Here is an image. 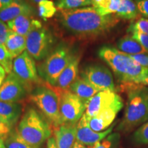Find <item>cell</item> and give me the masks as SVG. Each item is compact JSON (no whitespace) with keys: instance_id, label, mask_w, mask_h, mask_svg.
<instances>
[{"instance_id":"cell-1","label":"cell","mask_w":148,"mask_h":148,"mask_svg":"<svg viewBox=\"0 0 148 148\" xmlns=\"http://www.w3.org/2000/svg\"><path fill=\"white\" fill-rule=\"evenodd\" d=\"M59 21L72 34L80 37H94L108 32L119 22L113 14L103 16L92 7L60 10Z\"/></svg>"},{"instance_id":"cell-2","label":"cell","mask_w":148,"mask_h":148,"mask_svg":"<svg viewBox=\"0 0 148 148\" xmlns=\"http://www.w3.org/2000/svg\"><path fill=\"white\" fill-rule=\"evenodd\" d=\"M121 86L127 92V99L124 115L117 130L127 133L148 121V87L136 84Z\"/></svg>"},{"instance_id":"cell-3","label":"cell","mask_w":148,"mask_h":148,"mask_svg":"<svg viewBox=\"0 0 148 148\" xmlns=\"http://www.w3.org/2000/svg\"><path fill=\"white\" fill-rule=\"evenodd\" d=\"M98 55L108 64L121 84H138L148 74V68L136 63L129 55L116 48L103 46Z\"/></svg>"},{"instance_id":"cell-4","label":"cell","mask_w":148,"mask_h":148,"mask_svg":"<svg viewBox=\"0 0 148 148\" xmlns=\"http://www.w3.org/2000/svg\"><path fill=\"white\" fill-rule=\"evenodd\" d=\"M16 131L27 143L36 147H40L51 135V128L49 122L45 116L32 108L25 111Z\"/></svg>"},{"instance_id":"cell-5","label":"cell","mask_w":148,"mask_h":148,"mask_svg":"<svg viewBox=\"0 0 148 148\" xmlns=\"http://www.w3.org/2000/svg\"><path fill=\"white\" fill-rule=\"evenodd\" d=\"M29 99L38 107L53 129L63 124L56 90L47 86H39L32 92Z\"/></svg>"},{"instance_id":"cell-6","label":"cell","mask_w":148,"mask_h":148,"mask_svg":"<svg viewBox=\"0 0 148 148\" xmlns=\"http://www.w3.org/2000/svg\"><path fill=\"white\" fill-rule=\"evenodd\" d=\"M71 48L60 44L47 56L40 68V73L46 82L56 86L60 74L74 56Z\"/></svg>"},{"instance_id":"cell-7","label":"cell","mask_w":148,"mask_h":148,"mask_svg":"<svg viewBox=\"0 0 148 148\" xmlns=\"http://www.w3.org/2000/svg\"><path fill=\"white\" fill-rule=\"evenodd\" d=\"M55 38L46 27H36L26 36V51L33 58L40 60L51 53Z\"/></svg>"},{"instance_id":"cell-8","label":"cell","mask_w":148,"mask_h":148,"mask_svg":"<svg viewBox=\"0 0 148 148\" xmlns=\"http://www.w3.org/2000/svg\"><path fill=\"white\" fill-rule=\"evenodd\" d=\"M60 101V112L63 123L77 124L86 110V106L82 100L69 89L57 88Z\"/></svg>"},{"instance_id":"cell-9","label":"cell","mask_w":148,"mask_h":148,"mask_svg":"<svg viewBox=\"0 0 148 148\" xmlns=\"http://www.w3.org/2000/svg\"><path fill=\"white\" fill-rule=\"evenodd\" d=\"M12 72L23 83L27 90H30L34 84L40 82L35 61L27 51L14 58Z\"/></svg>"},{"instance_id":"cell-10","label":"cell","mask_w":148,"mask_h":148,"mask_svg":"<svg viewBox=\"0 0 148 148\" xmlns=\"http://www.w3.org/2000/svg\"><path fill=\"white\" fill-rule=\"evenodd\" d=\"M81 77L88 81L98 91H115L113 77L106 67L99 64H90L84 68Z\"/></svg>"},{"instance_id":"cell-11","label":"cell","mask_w":148,"mask_h":148,"mask_svg":"<svg viewBox=\"0 0 148 148\" xmlns=\"http://www.w3.org/2000/svg\"><path fill=\"white\" fill-rule=\"evenodd\" d=\"M121 103H123V100L115 91L102 90L98 92L86 103L84 114L90 118L103 110Z\"/></svg>"},{"instance_id":"cell-12","label":"cell","mask_w":148,"mask_h":148,"mask_svg":"<svg viewBox=\"0 0 148 148\" xmlns=\"http://www.w3.org/2000/svg\"><path fill=\"white\" fill-rule=\"evenodd\" d=\"M114 125H112L103 132H95L90 127L88 117L84 114L76 125V141L83 145L92 148L95 144L101 141L110 134Z\"/></svg>"},{"instance_id":"cell-13","label":"cell","mask_w":148,"mask_h":148,"mask_svg":"<svg viewBox=\"0 0 148 148\" xmlns=\"http://www.w3.org/2000/svg\"><path fill=\"white\" fill-rule=\"evenodd\" d=\"M27 89L14 74H8L0 87V101L18 102L25 97Z\"/></svg>"},{"instance_id":"cell-14","label":"cell","mask_w":148,"mask_h":148,"mask_svg":"<svg viewBox=\"0 0 148 148\" xmlns=\"http://www.w3.org/2000/svg\"><path fill=\"white\" fill-rule=\"evenodd\" d=\"M123 103L115 105L103 110L97 115L88 118V125L92 130L97 132H101L106 130L114 121L116 114L123 108Z\"/></svg>"},{"instance_id":"cell-15","label":"cell","mask_w":148,"mask_h":148,"mask_svg":"<svg viewBox=\"0 0 148 148\" xmlns=\"http://www.w3.org/2000/svg\"><path fill=\"white\" fill-rule=\"evenodd\" d=\"M32 14H23L14 19L8 21L7 25L12 32L25 36L32 29L41 26L42 24L39 21L34 19Z\"/></svg>"},{"instance_id":"cell-16","label":"cell","mask_w":148,"mask_h":148,"mask_svg":"<svg viewBox=\"0 0 148 148\" xmlns=\"http://www.w3.org/2000/svg\"><path fill=\"white\" fill-rule=\"evenodd\" d=\"M77 124L63 123L54 128V138L57 148H73L76 141Z\"/></svg>"},{"instance_id":"cell-17","label":"cell","mask_w":148,"mask_h":148,"mask_svg":"<svg viewBox=\"0 0 148 148\" xmlns=\"http://www.w3.org/2000/svg\"><path fill=\"white\" fill-rule=\"evenodd\" d=\"M79 60L80 58L78 56L74 55L73 58L59 76L56 85L57 88L62 90L69 89L71 84L77 77Z\"/></svg>"},{"instance_id":"cell-18","label":"cell","mask_w":148,"mask_h":148,"mask_svg":"<svg viewBox=\"0 0 148 148\" xmlns=\"http://www.w3.org/2000/svg\"><path fill=\"white\" fill-rule=\"evenodd\" d=\"M69 90L74 95L78 97L84 103L85 106L94 95L99 92L82 77H77L71 84Z\"/></svg>"},{"instance_id":"cell-19","label":"cell","mask_w":148,"mask_h":148,"mask_svg":"<svg viewBox=\"0 0 148 148\" xmlns=\"http://www.w3.org/2000/svg\"><path fill=\"white\" fill-rule=\"evenodd\" d=\"M32 7L27 3L14 0L8 6L0 9V20L8 22L23 14H32Z\"/></svg>"},{"instance_id":"cell-20","label":"cell","mask_w":148,"mask_h":148,"mask_svg":"<svg viewBox=\"0 0 148 148\" xmlns=\"http://www.w3.org/2000/svg\"><path fill=\"white\" fill-rule=\"evenodd\" d=\"M23 107L18 102L0 101V117L8 122L12 127L21 115Z\"/></svg>"},{"instance_id":"cell-21","label":"cell","mask_w":148,"mask_h":148,"mask_svg":"<svg viewBox=\"0 0 148 148\" xmlns=\"http://www.w3.org/2000/svg\"><path fill=\"white\" fill-rule=\"evenodd\" d=\"M4 46L12 58H16L26 49V37L11 31Z\"/></svg>"},{"instance_id":"cell-22","label":"cell","mask_w":148,"mask_h":148,"mask_svg":"<svg viewBox=\"0 0 148 148\" xmlns=\"http://www.w3.org/2000/svg\"><path fill=\"white\" fill-rule=\"evenodd\" d=\"M117 47L119 51L127 55H135L139 53H147L143 46L131 35H127L120 38L117 42Z\"/></svg>"},{"instance_id":"cell-23","label":"cell","mask_w":148,"mask_h":148,"mask_svg":"<svg viewBox=\"0 0 148 148\" xmlns=\"http://www.w3.org/2000/svg\"><path fill=\"white\" fill-rule=\"evenodd\" d=\"M140 14L137 5L134 0H121L119 10L116 12L117 17L127 20L138 18Z\"/></svg>"},{"instance_id":"cell-24","label":"cell","mask_w":148,"mask_h":148,"mask_svg":"<svg viewBox=\"0 0 148 148\" xmlns=\"http://www.w3.org/2000/svg\"><path fill=\"white\" fill-rule=\"evenodd\" d=\"M5 148H40L36 147L27 143L19 136L16 131H12L4 140Z\"/></svg>"},{"instance_id":"cell-25","label":"cell","mask_w":148,"mask_h":148,"mask_svg":"<svg viewBox=\"0 0 148 148\" xmlns=\"http://www.w3.org/2000/svg\"><path fill=\"white\" fill-rule=\"evenodd\" d=\"M57 11L53 1L49 0H43L38 3V15L44 21L51 18Z\"/></svg>"},{"instance_id":"cell-26","label":"cell","mask_w":148,"mask_h":148,"mask_svg":"<svg viewBox=\"0 0 148 148\" xmlns=\"http://www.w3.org/2000/svg\"><path fill=\"white\" fill-rule=\"evenodd\" d=\"M92 4L91 0H60L56 3L57 8L60 10L80 8Z\"/></svg>"},{"instance_id":"cell-27","label":"cell","mask_w":148,"mask_h":148,"mask_svg":"<svg viewBox=\"0 0 148 148\" xmlns=\"http://www.w3.org/2000/svg\"><path fill=\"white\" fill-rule=\"evenodd\" d=\"M12 57L4 45H0V64L3 66L7 74H10L12 71Z\"/></svg>"},{"instance_id":"cell-28","label":"cell","mask_w":148,"mask_h":148,"mask_svg":"<svg viewBox=\"0 0 148 148\" xmlns=\"http://www.w3.org/2000/svg\"><path fill=\"white\" fill-rule=\"evenodd\" d=\"M133 140L136 144L148 145V121L135 131L133 134Z\"/></svg>"},{"instance_id":"cell-29","label":"cell","mask_w":148,"mask_h":148,"mask_svg":"<svg viewBox=\"0 0 148 148\" xmlns=\"http://www.w3.org/2000/svg\"><path fill=\"white\" fill-rule=\"evenodd\" d=\"M119 137L120 136L118 133H113L101 141L95 144L92 148H114L115 147L116 144L119 142Z\"/></svg>"},{"instance_id":"cell-30","label":"cell","mask_w":148,"mask_h":148,"mask_svg":"<svg viewBox=\"0 0 148 148\" xmlns=\"http://www.w3.org/2000/svg\"><path fill=\"white\" fill-rule=\"evenodd\" d=\"M120 3H121V0H107L104 7L101 10H98L97 12L103 16L116 14L117 10H119Z\"/></svg>"},{"instance_id":"cell-31","label":"cell","mask_w":148,"mask_h":148,"mask_svg":"<svg viewBox=\"0 0 148 148\" xmlns=\"http://www.w3.org/2000/svg\"><path fill=\"white\" fill-rule=\"evenodd\" d=\"M132 31H138L148 34V18L143 17L138 18L137 21L131 24L127 32L129 33Z\"/></svg>"},{"instance_id":"cell-32","label":"cell","mask_w":148,"mask_h":148,"mask_svg":"<svg viewBox=\"0 0 148 148\" xmlns=\"http://www.w3.org/2000/svg\"><path fill=\"white\" fill-rule=\"evenodd\" d=\"M129 33H130L132 38L137 40L148 53V34L138 31H132Z\"/></svg>"},{"instance_id":"cell-33","label":"cell","mask_w":148,"mask_h":148,"mask_svg":"<svg viewBox=\"0 0 148 148\" xmlns=\"http://www.w3.org/2000/svg\"><path fill=\"white\" fill-rule=\"evenodd\" d=\"M12 127L8 122L0 117V137L3 140L12 132Z\"/></svg>"},{"instance_id":"cell-34","label":"cell","mask_w":148,"mask_h":148,"mask_svg":"<svg viewBox=\"0 0 148 148\" xmlns=\"http://www.w3.org/2000/svg\"><path fill=\"white\" fill-rule=\"evenodd\" d=\"M10 32L8 25L0 20V45H4Z\"/></svg>"},{"instance_id":"cell-35","label":"cell","mask_w":148,"mask_h":148,"mask_svg":"<svg viewBox=\"0 0 148 148\" xmlns=\"http://www.w3.org/2000/svg\"><path fill=\"white\" fill-rule=\"evenodd\" d=\"M129 56L139 65L148 68V54L147 53H139V54L129 55Z\"/></svg>"},{"instance_id":"cell-36","label":"cell","mask_w":148,"mask_h":148,"mask_svg":"<svg viewBox=\"0 0 148 148\" xmlns=\"http://www.w3.org/2000/svg\"><path fill=\"white\" fill-rule=\"evenodd\" d=\"M136 5L140 14L148 18V0H140L137 1Z\"/></svg>"},{"instance_id":"cell-37","label":"cell","mask_w":148,"mask_h":148,"mask_svg":"<svg viewBox=\"0 0 148 148\" xmlns=\"http://www.w3.org/2000/svg\"><path fill=\"white\" fill-rule=\"evenodd\" d=\"M106 1L107 0H91V2L94 8H98L104 4Z\"/></svg>"},{"instance_id":"cell-38","label":"cell","mask_w":148,"mask_h":148,"mask_svg":"<svg viewBox=\"0 0 148 148\" xmlns=\"http://www.w3.org/2000/svg\"><path fill=\"white\" fill-rule=\"evenodd\" d=\"M47 148H57L54 137H50L47 140Z\"/></svg>"},{"instance_id":"cell-39","label":"cell","mask_w":148,"mask_h":148,"mask_svg":"<svg viewBox=\"0 0 148 148\" xmlns=\"http://www.w3.org/2000/svg\"><path fill=\"white\" fill-rule=\"evenodd\" d=\"M138 84L141 85V86H147V87H148V74L146 75V76L144 77L141 80H140V82H139V84Z\"/></svg>"},{"instance_id":"cell-40","label":"cell","mask_w":148,"mask_h":148,"mask_svg":"<svg viewBox=\"0 0 148 148\" xmlns=\"http://www.w3.org/2000/svg\"><path fill=\"white\" fill-rule=\"evenodd\" d=\"M73 148H91V147H86V146L85 145H83L82 144L78 143V142H75V144H74L73 145Z\"/></svg>"},{"instance_id":"cell-41","label":"cell","mask_w":148,"mask_h":148,"mask_svg":"<svg viewBox=\"0 0 148 148\" xmlns=\"http://www.w3.org/2000/svg\"><path fill=\"white\" fill-rule=\"evenodd\" d=\"M5 73H6V72H5L4 69L3 68V66H1V64H0V76L5 77Z\"/></svg>"},{"instance_id":"cell-42","label":"cell","mask_w":148,"mask_h":148,"mask_svg":"<svg viewBox=\"0 0 148 148\" xmlns=\"http://www.w3.org/2000/svg\"><path fill=\"white\" fill-rule=\"evenodd\" d=\"M4 145V140H3V138L0 137V148H5Z\"/></svg>"},{"instance_id":"cell-43","label":"cell","mask_w":148,"mask_h":148,"mask_svg":"<svg viewBox=\"0 0 148 148\" xmlns=\"http://www.w3.org/2000/svg\"><path fill=\"white\" fill-rule=\"evenodd\" d=\"M4 78H5V77H3L0 76V87H1V84H3V81H4Z\"/></svg>"},{"instance_id":"cell-44","label":"cell","mask_w":148,"mask_h":148,"mask_svg":"<svg viewBox=\"0 0 148 148\" xmlns=\"http://www.w3.org/2000/svg\"><path fill=\"white\" fill-rule=\"evenodd\" d=\"M31 1H33V2H34V3H39V2H40V1H43V0H31Z\"/></svg>"},{"instance_id":"cell-45","label":"cell","mask_w":148,"mask_h":148,"mask_svg":"<svg viewBox=\"0 0 148 148\" xmlns=\"http://www.w3.org/2000/svg\"><path fill=\"white\" fill-rule=\"evenodd\" d=\"M135 1H136V2H137V1H140V0H135Z\"/></svg>"},{"instance_id":"cell-46","label":"cell","mask_w":148,"mask_h":148,"mask_svg":"<svg viewBox=\"0 0 148 148\" xmlns=\"http://www.w3.org/2000/svg\"><path fill=\"white\" fill-rule=\"evenodd\" d=\"M1 8V3H0V9Z\"/></svg>"},{"instance_id":"cell-47","label":"cell","mask_w":148,"mask_h":148,"mask_svg":"<svg viewBox=\"0 0 148 148\" xmlns=\"http://www.w3.org/2000/svg\"></svg>"}]
</instances>
